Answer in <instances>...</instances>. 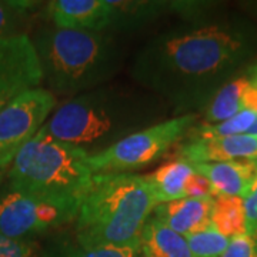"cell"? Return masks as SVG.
<instances>
[{
  "label": "cell",
  "mask_w": 257,
  "mask_h": 257,
  "mask_svg": "<svg viewBox=\"0 0 257 257\" xmlns=\"http://www.w3.org/2000/svg\"><path fill=\"white\" fill-rule=\"evenodd\" d=\"M244 76L247 77L248 84H250L251 87H256L257 89V63L254 64V66H251L247 70V73L244 74Z\"/></svg>",
  "instance_id": "d4e9b609"
},
{
  "label": "cell",
  "mask_w": 257,
  "mask_h": 257,
  "mask_svg": "<svg viewBox=\"0 0 257 257\" xmlns=\"http://www.w3.org/2000/svg\"><path fill=\"white\" fill-rule=\"evenodd\" d=\"M196 120L197 114L184 113L133 133L114 146L87 157L89 167L94 175L132 173L147 167L187 138Z\"/></svg>",
  "instance_id": "8992f818"
},
{
  "label": "cell",
  "mask_w": 257,
  "mask_h": 257,
  "mask_svg": "<svg viewBox=\"0 0 257 257\" xmlns=\"http://www.w3.org/2000/svg\"><path fill=\"white\" fill-rule=\"evenodd\" d=\"M247 133L248 135H257V119H256V121L253 123V126L248 128Z\"/></svg>",
  "instance_id": "484cf974"
},
{
  "label": "cell",
  "mask_w": 257,
  "mask_h": 257,
  "mask_svg": "<svg viewBox=\"0 0 257 257\" xmlns=\"http://www.w3.org/2000/svg\"><path fill=\"white\" fill-rule=\"evenodd\" d=\"M176 159L187 163L257 160V135H236L209 140H189L177 147Z\"/></svg>",
  "instance_id": "8fae6325"
},
{
  "label": "cell",
  "mask_w": 257,
  "mask_h": 257,
  "mask_svg": "<svg viewBox=\"0 0 257 257\" xmlns=\"http://www.w3.org/2000/svg\"><path fill=\"white\" fill-rule=\"evenodd\" d=\"M213 197H184L180 200L157 204L155 219L182 236L210 226Z\"/></svg>",
  "instance_id": "4fadbf2b"
},
{
  "label": "cell",
  "mask_w": 257,
  "mask_h": 257,
  "mask_svg": "<svg viewBox=\"0 0 257 257\" xmlns=\"http://www.w3.org/2000/svg\"><path fill=\"white\" fill-rule=\"evenodd\" d=\"M87 157L82 149L52 138L42 127L15 157L9 186L77 213L94 176Z\"/></svg>",
  "instance_id": "5b68a950"
},
{
  "label": "cell",
  "mask_w": 257,
  "mask_h": 257,
  "mask_svg": "<svg viewBox=\"0 0 257 257\" xmlns=\"http://www.w3.org/2000/svg\"><path fill=\"white\" fill-rule=\"evenodd\" d=\"M140 248L136 247H86L79 244L74 250H70L66 257H140Z\"/></svg>",
  "instance_id": "44dd1931"
},
{
  "label": "cell",
  "mask_w": 257,
  "mask_h": 257,
  "mask_svg": "<svg viewBox=\"0 0 257 257\" xmlns=\"http://www.w3.org/2000/svg\"><path fill=\"white\" fill-rule=\"evenodd\" d=\"M196 175L190 163L175 159L145 176L157 204L180 200L189 196V187Z\"/></svg>",
  "instance_id": "5bb4252c"
},
{
  "label": "cell",
  "mask_w": 257,
  "mask_h": 257,
  "mask_svg": "<svg viewBox=\"0 0 257 257\" xmlns=\"http://www.w3.org/2000/svg\"><path fill=\"white\" fill-rule=\"evenodd\" d=\"M30 40L47 90L55 97H74L104 86L123 66V52L107 32L49 26Z\"/></svg>",
  "instance_id": "277c9868"
},
{
  "label": "cell",
  "mask_w": 257,
  "mask_h": 257,
  "mask_svg": "<svg viewBox=\"0 0 257 257\" xmlns=\"http://www.w3.org/2000/svg\"><path fill=\"white\" fill-rule=\"evenodd\" d=\"M166 114L167 103L152 93L104 84L64 101L43 130L90 157L163 121L159 119Z\"/></svg>",
  "instance_id": "7a4b0ae2"
},
{
  "label": "cell",
  "mask_w": 257,
  "mask_h": 257,
  "mask_svg": "<svg viewBox=\"0 0 257 257\" xmlns=\"http://www.w3.org/2000/svg\"><path fill=\"white\" fill-rule=\"evenodd\" d=\"M248 86L246 76L236 77L224 83L217 92L214 93L210 104L206 110V124H216L231 119L243 110V94Z\"/></svg>",
  "instance_id": "2e32d148"
},
{
  "label": "cell",
  "mask_w": 257,
  "mask_h": 257,
  "mask_svg": "<svg viewBox=\"0 0 257 257\" xmlns=\"http://www.w3.org/2000/svg\"><path fill=\"white\" fill-rule=\"evenodd\" d=\"M40 3L28 0H0V39L28 35V28Z\"/></svg>",
  "instance_id": "ac0fdd59"
},
{
  "label": "cell",
  "mask_w": 257,
  "mask_h": 257,
  "mask_svg": "<svg viewBox=\"0 0 257 257\" xmlns=\"http://www.w3.org/2000/svg\"><path fill=\"white\" fill-rule=\"evenodd\" d=\"M156 206L145 176L94 175L74 219L77 243L86 247L140 248L143 229Z\"/></svg>",
  "instance_id": "3957f363"
},
{
  "label": "cell",
  "mask_w": 257,
  "mask_h": 257,
  "mask_svg": "<svg viewBox=\"0 0 257 257\" xmlns=\"http://www.w3.org/2000/svg\"><path fill=\"white\" fill-rule=\"evenodd\" d=\"M56 97L45 87L22 93L0 111V153L12 160L19 150L45 126L55 110Z\"/></svg>",
  "instance_id": "ba28073f"
},
{
  "label": "cell",
  "mask_w": 257,
  "mask_h": 257,
  "mask_svg": "<svg viewBox=\"0 0 257 257\" xmlns=\"http://www.w3.org/2000/svg\"><path fill=\"white\" fill-rule=\"evenodd\" d=\"M186 240L193 257H221L230 241L211 224L186 236Z\"/></svg>",
  "instance_id": "ffe728a7"
},
{
  "label": "cell",
  "mask_w": 257,
  "mask_h": 257,
  "mask_svg": "<svg viewBox=\"0 0 257 257\" xmlns=\"http://www.w3.org/2000/svg\"><path fill=\"white\" fill-rule=\"evenodd\" d=\"M210 221L214 229L229 239L246 234V216L243 199L229 196L214 197Z\"/></svg>",
  "instance_id": "e0dca14e"
},
{
  "label": "cell",
  "mask_w": 257,
  "mask_h": 257,
  "mask_svg": "<svg viewBox=\"0 0 257 257\" xmlns=\"http://www.w3.org/2000/svg\"><path fill=\"white\" fill-rule=\"evenodd\" d=\"M246 216V234L257 240V176L247 196L243 199Z\"/></svg>",
  "instance_id": "cb8c5ba5"
},
{
  "label": "cell",
  "mask_w": 257,
  "mask_h": 257,
  "mask_svg": "<svg viewBox=\"0 0 257 257\" xmlns=\"http://www.w3.org/2000/svg\"><path fill=\"white\" fill-rule=\"evenodd\" d=\"M254 47L250 30L230 23L175 28L149 40L133 60L130 76L146 92L173 106L190 109L217 92Z\"/></svg>",
  "instance_id": "6da1fadb"
},
{
  "label": "cell",
  "mask_w": 257,
  "mask_h": 257,
  "mask_svg": "<svg viewBox=\"0 0 257 257\" xmlns=\"http://www.w3.org/2000/svg\"><path fill=\"white\" fill-rule=\"evenodd\" d=\"M0 257H40V251L29 240H15L0 234Z\"/></svg>",
  "instance_id": "7402d4cb"
},
{
  "label": "cell",
  "mask_w": 257,
  "mask_h": 257,
  "mask_svg": "<svg viewBox=\"0 0 257 257\" xmlns=\"http://www.w3.org/2000/svg\"><path fill=\"white\" fill-rule=\"evenodd\" d=\"M77 213L43 197L8 186L0 193V234L15 240L74 221Z\"/></svg>",
  "instance_id": "52a82bcc"
},
{
  "label": "cell",
  "mask_w": 257,
  "mask_h": 257,
  "mask_svg": "<svg viewBox=\"0 0 257 257\" xmlns=\"http://www.w3.org/2000/svg\"><path fill=\"white\" fill-rule=\"evenodd\" d=\"M221 257H257V240L247 234L231 237Z\"/></svg>",
  "instance_id": "603a6c76"
},
{
  "label": "cell",
  "mask_w": 257,
  "mask_h": 257,
  "mask_svg": "<svg viewBox=\"0 0 257 257\" xmlns=\"http://www.w3.org/2000/svg\"><path fill=\"white\" fill-rule=\"evenodd\" d=\"M213 187L214 196L244 199L257 176V160L190 163Z\"/></svg>",
  "instance_id": "7c38bea8"
},
{
  "label": "cell",
  "mask_w": 257,
  "mask_h": 257,
  "mask_svg": "<svg viewBox=\"0 0 257 257\" xmlns=\"http://www.w3.org/2000/svg\"><path fill=\"white\" fill-rule=\"evenodd\" d=\"M114 13L110 0H53L46 6V16L53 26L72 30L109 33Z\"/></svg>",
  "instance_id": "30bf717a"
},
{
  "label": "cell",
  "mask_w": 257,
  "mask_h": 257,
  "mask_svg": "<svg viewBox=\"0 0 257 257\" xmlns=\"http://www.w3.org/2000/svg\"><path fill=\"white\" fill-rule=\"evenodd\" d=\"M42 82V67L30 37L20 35L0 39V111Z\"/></svg>",
  "instance_id": "9c48e42d"
},
{
  "label": "cell",
  "mask_w": 257,
  "mask_h": 257,
  "mask_svg": "<svg viewBox=\"0 0 257 257\" xmlns=\"http://www.w3.org/2000/svg\"><path fill=\"white\" fill-rule=\"evenodd\" d=\"M140 250L146 257H193L186 237L155 217L143 229Z\"/></svg>",
  "instance_id": "9a60e30c"
},
{
  "label": "cell",
  "mask_w": 257,
  "mask_h": 257,
  "mask_svg": "<svg viewBox=\"0 0 257 257\" xmlns=\"http://www.w3.org/2000/svg\"><path fill=\"white\" fill-rule=\"evenodd\" d=\"M140 257H146V256H143V254H142V256H140Z\"/></svg>",
  "instance_id": "83f0119b"
},
{
  "label": "cell",
  "mask_w": 257,
  "mask_h": 257,
  "mask_svg": "<svg viewBox=\"0 0 257 257\" xmlns=\"http://www.w3.org/2000/svg\"><path fill=\"white\" fill-rule=\"evenodd\" d=\"M8 173H9V170H0V183L5 180V177L8 176Z\"/></svg>",
  "instance_id": "4316f807"
},
{
  "label": "cell",
  "mask_w": 257,
  "mask_h": 257,
  "mask_svg": "<svg viewBox=\"0 0 257 257\" xmlns=\"http://www.w3.org/2000/svg\"><path fill=\"white\" fill-rule=\"evenodd\" d=\"M257 113L250 110H241L231 119L216 123L206 124L203 123L197 127H192L187 138L189 140H209V139H220L227 136H236L247 133V130L256 121Z\"/></svg>",
  "instance_id": "d6986e66"
}]
</instances>
